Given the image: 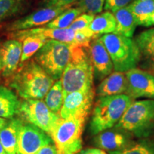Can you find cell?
<instances>
[{"mask_svg": "<svg viewBox=\"0 0 154 154\" xmlns=\"http://www.w3.org/2000/svg\"><path fill=\"white\" fill-rule=\"evenodd\" d=\"M54 82L35 60H28L11 76L9 86L24 99H42Z\"/></svg>", "mask_w": 154, "mask_h": 154, "instance_id": "6da1fadb", "label": "cell"}, {"mask_svg": "<svg viewBox=\"0 0 154 154\" xmlns=\"http://www.w3.org/2000/svg\"><path fill=\"white\" fill-rule=\"evenodd\" d=\"M94 78L88 47L72 45L70 59L61 78L63 95L94 88Z\"/></svg>", "mask_w": 154, "mask_h": 154, "instance_id": "7a4b0ae2", "label": "cell"}, {"mask_svg": "<svg viewBox=\"0 0 154 154\" xmlns=\"http://www.w3.org/2000/svg\"><path fill=\"white\" fill-rule=\"evenodd\" d=\"M133 101L127 94L99 96L90 122L91 134L96 135L116 126Z\"/></svg>", "mask_w": 154, "mask_h": 154, "instance_id": "3957f363", "label": "cell"}, {"mask_svg": "<svg viewBox=\"0 0 154 154\" xmlns=\"http://www.w3.org/2000/svg\"><path fill=\"white\" fill-rule=\"evenodd\" d=\"M115 127L137 138L153 135L154 99L133 101Z\"/></svg>", "mask_w": 154, "mask_h": 154, "instance_id": "277c9868", "label": "cell"}, {"mask_svg": "<svg viewBox=\"0 0 154 154\" xmlns=\"http://www.w3.org/2000/svg\"><path fill=\"white\" fill-rule=\"evenodd\" d=\"M100 38L110 55L115 72L126 73L139 64L140 53L135 39L114 32Z\"/></svg>", "mask_w": 154, "mask_h": 154, "instance_id": "5b68a950", "label": "cell"}, {"mask_svg": "<svg viewBox=\"0 0 154 154\" xmlns=\"http://www.w3.org/2000/svg\"><path fill=\"white\" fill-rule=\"evenodd\" d=\"M84 119L60 118L49 136L57 148L58 154H76L82 149V135Z\"/></svg>", "mask_w": 154, "mask_h": 154, "instance_id": "8992f818", "label": "cell"}, {"mask_svg": "<svg viewBox=\"0 0 154 154\" xmlns=\"http://www.w3.org/2000/svg\"><path fill=\"white\" fill-rule=\"evenodd\" d=\"M72 45L48 40L35 54L36 63L54 80H59L71 57Z\"/></svg>", "mask_w": 154, "mask_h": 154, "instance_id": "52a82bcc", "label": "cell"}, {"mask_svg": "<svg viewBox=\"0 0 154 154\" xmlns=\"http://www.w3.org/2000/svg\"><path fill=\"white\" fill-rule=\"evenodd\" d=\"M29 124L37 126L50 134L60 116L51 111L42 99H24L21 102L19 113Z\"/></svg>", "mask_w": 154, "mask_h": 154, "instance_id": "ba28073f", "label": "cell"}, {"mask_svg": "<svg viewBox=\"0 0 154 154\" xmlns=\"http://www.w3.org/2000/svg\"><path fill=\"white\" fill-rule=\"evenodd\" d=\"M94 88L69 93L64 100L59 115L61 119H76L86 120L91 111L94 99Z\"/></svg>", "mask_w": 154, "mask_h": 154, "instance_id": "9c48e42d", "label": "cell"}, {"mask_svg": "<svg viewBox=\"0 0 154 154\" xmlns=\"http://www.w3.org/2000/svg\"><path fill=\"white\" fill-rule=\"evenodd\" d=\"M53 140L43 130L31 124H23L19 130L17 154H36Z\"/></svg>", "mask_w": 154, "mask_h": 154, "instance_id": "30bf717a", "label": "cell"}, {"mask_svg": "<svg viewBox=\"0 0 154 154\" xmlns=\"http://www.w3.org/2000/svg\"><path fill=\"white\" fill-rule=\"evenodd\" d=\"M69 7H42L27 16L15 20L7 26L11 32L37 28L47 25Z\"/></svg>", "mask_w": 154, "mask_h": 154, "instance_id": "8fae6325", "label": "cell"}, {"mask_svg": "<svg viewBox=\"0 0 154 154\" xmlns=\"http://www.w3.org/2000/svg\"><path fill=\"white\" fill-rule=\"evenodd\" d=\"M128 82L126 94L133 99L146 98L154 99V75L135 68L126 72Z\"/></svg>", "mask_w": 154, "mask_h": 154, "instance_id": "7c38bea8", "label": "cell"}, {"mask_svg": "<svg viewBox=\"0 0 154 154\" xmlns=\"http://www.w3.org/2000/svg\"><path fill=\"white\" fill-rule=\"evenodd\" d=\"M89 53L96 80L101 82L113 72V64L101 38H94L90 43Z\"/></svg>", "mask_w": 154, "mask_h": 154, "instance_id": "4fadbf2b", "label": "cell"}, {"mask_svg": "<svg viewBox=\"0 0 154 154\" xmlns=\"http://www.w3.org/2000/svg\"><path fill=\"white\" fill-rule=\"evenodd\" d=\"M76 32L71 29H54L46 26L41 28H34L31 29L17 31L11 32L10 37L12 39L22 41L29 36H38L46 38L47 40H56L63 43L76 45L75 42Z\"/></svg>", "mask_w": 154, "mask_h": 154, "instance_id": "5bb4252c", "label": "cell"}, {"mask_svg": "<svg viewBox=\"0 0 154 154\" xmlns=\"http://www.w3.org/2000/svg\"><path fill=\"white\" fill-rule=\"evenodd\" d=\"M132 136L126 131L115 127L96 134L94 141V144L102 150L116 151L133 143Z\"/></svg>", "mask_w": 154, "mask_h": 154, "instance_id": "9a60e30c", "label": "cell"}, {"mask_svg": "<svg viewBox=\"0 0 154 154\" xmlns=\"http://www.w3.org/2000/svg\"><path fill=\"white\" fill-rule=\"evenodd\" d=\"M2 61V74L10 77L16 72L22 53V43L17 39H9L2 44L0 49Z\"/></svg>", "mask_w": 154, "mask_h": 154, "instance_id": "2e32d148", "label": "cell"}, {"mask_svg": "<svg viewBox=\"0 0 154 154\" xmlns=\"http://www.w3.org/2000/svg\"><path fill=\"white\" fill-rule=\"evenodd\" d=\"M135 41L140 53V66L154 75V28L140 32Z\"/></svg>", "mask_w": 154, "mask_h": 154, "instance_id": "e0dca14e", "label": "cell"}, {"mask_svg": "<svg viewBox=\"0 0 154 154\" xmlns=\"http://www.w3.org/2000/svg\"><path fill=\"white\" fill-rule=\"evenodd\" d=\"M128 82L126 73L114 72L101 81L96 88L98 96L126 94Z\"/></svg>", "mask_w": 154, "mask_h": 154, "instance_id": "ac0fdd59", "label": "cell"}, {"mask_svg": "<svg viewBox=\"0 0 154 154\" xmlns=\"http://www.w3.org/2000/svg\"><path fill=\"white\" fill-rule=\"evenodd\" d=\"M22 124L21 119L11 118L0 129V142L7 154H17L19 133Z\"/></svg>", "mask_w": 154, "mask_h": 154, "instance_id": "d6986e66", "label": "cell"}, {"mask_svg": "<svg viewBox=\"0 0 154 154\" xmlns=\"http://www.w3.org/2000/svg\"><path fill=\"white\" fill-rule=\"evenodd\" d=\"M112 13L116 21V27L114 33L131 38L138 24L130 6L122 7Z\"/></svg>", "mask_w": 154, "mask_h": 154, "instance_id": "ffe728a7", "label": "cell"}, {"mask_svg": "<svg viewBox=\"0 0 154 154\" xmlns=\"http://www.w3.org/2000/svg\"><path fill=\"white\" fill-rule=\"evenodd\" d=\"M129 6L138 25L154 26V0H136Z\"/></svg>", "mask_w": 154, "mask_h": 154, "instance_id": "44dd1931", "label": "cell"}, {"mask_svg": "<svg viewBox=\"0 0 154 154\" xmlns=\"http://www.w3.org/2000/svg\"><path fill=\"white\" fill-rule=\"evenodd\" d=\"M21 101L14 91L5 86H0V117L13 118L19 113Z\"/></svg>", "mask_w": 154, "mask_h": 154, "instance_id": "7402d4cb", "label": "cell"}, {"mask_svg": "<svg viewBox=\"0 0 154 154\" xmlns=\"http://www.w3.org/2000/svg\"><path fill=\"white\" fill-rule=\"evenodd\" d=\"M116 27V21L111 11H106L95 15L89 26V29L96 37H100L103 34L113 33Z\"/></svg>", "mask_w": 154, "mask_h": 154, "instance_id": "603a6c76", "label": "cell"}, {"mask_svg": "<svg viewBox=\"0 0 154 154\" xmlns=\"http://www.w3.org/2000/svg\"><path fill=\"white\" fill-rule=\"evenodd\" d=\"M29 0H0V24L22 14Z\"/></svg>", "mask_w": 154, "mask_h": 154, "instance_id": "cb8c5ba5", "label": "cell"}, {"mask_svg": "<svg viewBox=\"0 0 154 154\" xmlns=\"http://www.w3.org/2000/svg\"><path fill=\"white\" fill-rule=\"evenodd\" d=\"M63 100H64V95H63L62 83L59 79L54 83L52 86L45 96L44 102L50 110L59 114L62 107Z\"/></svg>", "mask_w": 154, "mask_h": 154, "instance_id": "d4e9b609", "label": "cell"}, {"mask_svg": "<svg viewBox=\"0 0 154 154\" xmlns=\"http://www.w3.org/2000/svg\"><path fill=\"white\" fill-rule=\"evenodd\" d=\"M82 13L83 11L80 7H69L44 26L48 28L67 29Z\"/></svg>", "mask_w": 154, "mask_h": 154, "instance_id": "484cf974", "label": "cell"}, {"mask_svg": "<svg viewBox=\"0 0 154 154\" xmlns=\"http://www.w3.org/2000/svg\"><path fill=\"white\" fill-rule=\"evenodd\" d=\"M22 53L21 63L25 62L35 55L48 40L38 36H29L22 40Z\"/></svg>", "mask_w": 154, "mask_h": 154, "instance_id": "4316f807", "label": "cell"}, {"mask_svg": "<svg viewBox=\"0 0 154 154\" xmlns=\"http://www.w3.org/2000/svg\"><path fill=\"white\" fill-rule=\"evenodd\" d=\"M109 154H154V141L144 139L138 143H133L120 151H109Z\"/></svg>", "mask_w": 154, "mask_h": 154, "instance_id": "83f0119b", "label": "cell"}, {"mask_svg": "<svg viewBox=\"0 0 154 154\" xmlns=\"http://www.w3.org/2000/svg\"><path fill=\"white\" fill-rule=\"evenodd\" d=\"M105 2L106 0H78L77 5L83 13L96 15L103 11Z\"/></svg>", "mask_w": 154, "mask_h": 154, "instance_id": "f1b7e54d", "label": "cell"}, {"mask_svg": "<svg viewBox=\"0 0 154 154\" xmlns=\"http://www.w3.org/2000/svg\"><path fill=\"white\" fill-rule=\"evenodd\" d=\"M95 15L88 14V13H82L74 21V22L69 26V29L75 31H79L85 29L89 27L90 24L93 21Z\"/></svg>", "mask_w": 154, "mask_h": 154, "instance_id": "f546056e", "label": "cell"}, {"mask_svg": "<svg viewBox=\"0 0 154 154\" xmlns=\"http://www.w3.org/2000/svg\"><path fill=\"white\" fill-rule=\"evenodd\" d=\"M134 1L136 0H106L103 9L113 12L122 7L129 6Z\"/></svg>", "mask_w": 154, "mask_h": 154, "instance_id": "4dcf8cb0", "label": "cell"}, {"mask_svg": "<svg viewBox=\"0 0 154 154\" xmlns=\"http://www.w3.org/2000/svg\"><path fill=\"white\" fill-rule=\"evenodd\" d=\"M78 0H42V7H69Z\"/></svg>", "mask_w": 154, "mask_h": 154, "instance_id": "1f68e13d", "label": "cell"}, {"mask_svg": "<svg viewBox=\"0 0 154 154\" xmlns=\"http://www.w3.org/2000/svg\"><path fill=\"white\" fill-rule=\"evenodd\" d=\"M36 154H58V151L54 143H51L40 149Z\"/></svg>", "mask_w": 154, "mask_h": 154, "instance_id": "d6a6232c", "label": "cell"}, {"mask_svg": "<svg viewBox=\"0 0 154 154\" xmlns=\"http://www.w3.org/2000/svg\"><path fill=\"white\" fill-rule=\"evenodd\" d=\"M80 154H108L101 149H88L81 151Z\"/></svg>", "mask_w": 154, "mask_h": 154, "instance_id": "836d02e7", "label": "cell"}, {"mask_svg": "<svg viewBox=\"0 0 154 154\" xmlns=\"http://www.w3.org/2000/svg\"><path fill=\"white\" fill-rule=\"evenodd\" d=\"M6 122H7V120H6V119L1 118V117H0V129H1V128H2L4 126H5Z\"/></svg>", "mask_w": 154, "mask_h": 154, "instance_id": "e575fe53", "label": "cell"}, {"mask_svg": "<svg viewBox=\"0 0 154 154\" xmlns=\"http://www.w3.org/2000/svg\"><path fill=\"white\" fill-rule=\"evenodd\" d=\"M0 154H7V151H6L5 149H4L2 144L1 143V142H0Z\"/></svg>", "mask_w": 154, "mask_h": 154, "instance_id": "d590c367", "label": "cell"}, {"mask_svg": "<svg viewBox=\"0 0 154 154\" xmlns=\"http://www.w3.org/2000/svg\"><path fill=\"white\" fill-rule=\"evenodd\" d=\"M2 70V57H1V52H0V72Z\"/></svg>", "mask_w": 154, "mask_h": 154, "instance_id": "8d00e7d4", "label": "cell"}, {"mask_svg": "<svg viewBox=\"0 0 154 154\" xmlns=\"http://www.w3.org/2000/svg\"><path fill=\"white\" fill-rule=\"evenodd\" d=\"M76 154H79V153H76Z\"/></svg>", "mask_w": 154, "mask_h": 154, "instance_id": "74e56055", "label": "cell"}]
</instances>
